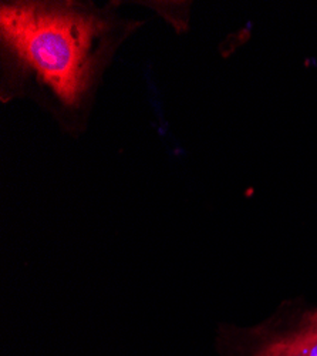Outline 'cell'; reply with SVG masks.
I'll use <instances>...</instances> for the list:
<instances>
[{"mask_svg": "<svg viewBox=\"0 0 317 356\" xmlns=\"http://www.w3.org/2000/svg\"><path fill=\"white\" fill-rule=\"evenodd\" d=\"M104 29L101 19L67 6L16 3L0 13L3 42L67 106L87 90L92 50Z\"/></svg>", "mask_w": 317, "mask_h": 356, "instance_id": "obj_1", "label": "cell"}, {"mask_svg": "<svg viewBox=\"0 0 317 356\" xmlns=\"http://www.w3.org/2000/svg\"><path fill=\"white\" fill-rule=\"evenodd\" d=\"M298 331L305 356H317V309L298 319Z\"/></svg>", "mask_w": 317, "mask_h": 356, "instance_id": "obj_3", "label": "cell"}, {"mask_svg": "<svg viewBox=\"0 0 317 356\" xmlns=\"http://www.w3.org/2000/svg\"><path fill=\"white\" fill-rule=\"evenodd\" d=\"M235 356H305L298 321L276 322L239 334Z\"/></svg>", "mask_w": 317, "mask_h": 356, "instance_id": "obj_2", "label": "cell"}]
</instances>
